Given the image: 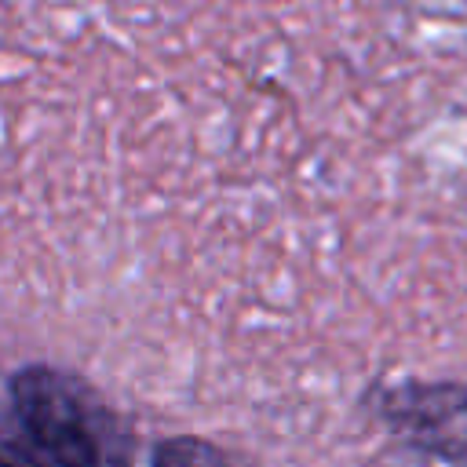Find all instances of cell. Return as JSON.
<instances>
[{
	"label": "cell",
	"instance_id": "1",
	"mask_svg": "<svg viewBox=\"0 0 467 467\" xmlns=\"http://www.w3.org/2000/svg\"><path fill=\"white\" fill-rule=\"evenodd\" d=\"M18 423L47 467H99L102 441L88 398L58 372L29 368L15 379Z\"/></svg>",
	"mask_w": 467,
	"mask_h": 467
},
{
	"label": "cell",
	"instance_id": "2",
	"mask_svg": "<svg viewBox=\"0 0 467 467\" xmlns=\"http://www.w3.org/2000/svg\"><path fill=\"white\" fill-rule=\"evenodd\" d=\"M394 420L420 445L467 463V394L456 387H416L412 401H398Z\"/></svg>",
	"mask_w": 467,
	"mask_h": 467
},
{
	"label": "cell",
	"instance_id": "3",
	"mask_svg": "<svg viewBox=\"0 0 467 467\" xmlns=\"http://www.w3.org/2000/svg\"><path fill=\"white\" fill-rule=\"evenodd\" d=\"M153 467H223V460H219V452L208 449L204 441L175 438V441H168V445L157 449Z\"/></svg>",
	"mask_w": 467,
	"mask_h": 467
},
{
	"label": "cell",
	"instance_id": "4",
	"mask_svg": "<svg viewBox=\"0 0 467 467\" xmlns=\"http://www.w3.org/2000/svg\"><path fill=\"white\" fill-rule=\"evenodd\" d=\"M0 467H11V463H4V460H0Z\"/></svg>",
	"mask_w": 467,
	"mask_h": 467
}]
</instances>
